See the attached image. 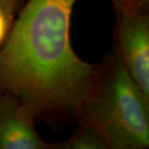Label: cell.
Masks as SVG:
<instances>
[{
  "label": "cell",
  "mask_w": 149,
  "mask_h": 149,
  "mask_svg": "<svg viewBox=\"0 0 149 149\" xmlns=\"http://www.w3.org/2000/svg\"><path fill=\"white\" fill-rule=\"evenodd\" d=\"M76 0H28L0 48V95L10 93L37 115L78 117L95 87L99 67L74 54L70 42ZM115 13L133 0H110Z\"/></svg>",
  "instance_id": "obj_1"
},
{
  "label": "cell",
  "mask_w": 149,
  "mask_h": 149,
  "mask_svg": "<svg viewBox=\"0 0 149 149\" xmlns=\"http://www.w3.org/2000/svg\"><path fill=\"white\" fill-rule=\"evenodd\" d=\"M78 118L101 133L109 149L149 146V97L128 73L116 50L99 67L95 85Z\"/></svg>",
  "instance_id": "obj_2"
},
{
  "label": "cell",
  "mask_w": 149,
  "mask_h": 149,
  "mask_svg": "<svg viewBox=\"0 0 149 149\" xmlns=\"http://www.w3.org/2000/svg\"><path fill=\"white\" fill-rule=\"evenodd\" d=\"M149 0H134L117 16L116 50L128 73L149 97Z\"/></svg>",
  "instance_id": "obj_3"
},
{
  "label": "cell",
  "mask_w": 149,
  "mask_h": 149,
  "mask_svg": "<svg viewBox=\"0 0 149 149\" xmlns=\"http://www.w3.org/2000/svg\"><path fill=\"white\" fill-rule=\"evenodd\" d=\"M32 107L10 93L0 95V149H52L34 125Z\"/></svg>",
  "instance_id": "obj_4"
},
{
  "label": "cell",
  "mask_w": 149,
  "mask_h": 149,
  "mask_svg": "<svg viewBox=\"0 0 149 149\" xmlns=\"http://www.w3.org/2000/svg\"><path fill=\"white\" fill-rule=\"evenodd\" d=\"M80 125L68 140L52 144V149H109L106 141L90 123L79 119Z\"/></svg>",
  "instance_id": "obj_5"
},
{
  "label": "cell",
  "mask_w": 149,
  "mask_h": 149,
  "mask_svg": "<svg viewBox=\"0 0 149 149\" xmlns=\"http://www.w3.org/2000/svg\"><path fill=\"white\" fill-rule=\"evenodd\" d=\"M17 0H0V48L3 45L14 22Z\"/></svg>",
  "instance_id": "obj_6"
}]
</instances>
